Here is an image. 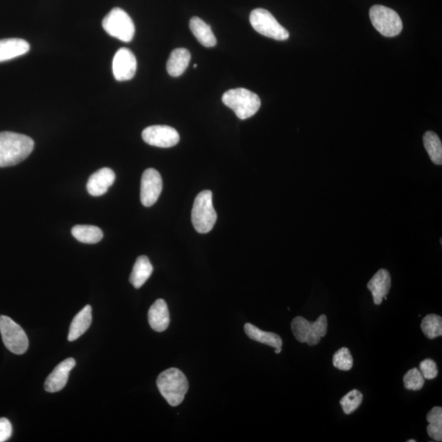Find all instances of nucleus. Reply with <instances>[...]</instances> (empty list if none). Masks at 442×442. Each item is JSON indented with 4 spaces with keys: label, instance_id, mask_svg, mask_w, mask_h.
Segmentation results:
<instances>
[{
    "label": "nucleus",
    "instance_id": "obj_1",
    "mask_svg": "<svg viewBox=\"0 0 442 442\" xmlns=\"http://www.w3.org/2000/svg\"><path fill=\"white\" fill-rule=\"evenodd\" d=\"M29 136L14 132H0V167L15 166L29 156L34 149Z\"/></svg>",
    "mask_w": 442,
    "mask_h": 442
},
{
    "label": "nucleus",
    "instance_id": "obj_2",
    "mask_svg": "<svg viewBox=\"0 0 442 442\" xmlns=\"http://www.w3.org/2000/svg\"><path fill=\"white\" fill-rule=\"evenodd\" d=\"M160 393L172 406H177L185 399L189 382L181 370L172 368L160 374L157 380Z\"/></svg>",
    "mask_w": 442,
    "mask_h": 442
},
{
    "label": "nucleus",
    "instance_id": "obj_3",
    "mask_svg": "<svg viewBox=\"0 0 442 442\" xmlns=\"http://www.w3.org/2000/svg\"><path fill=\"white\" fill-rule=\"evenodd\" d=\"M222 102L241 120L255 115L261 105L260 98L255 93L243 88L229 89L224 93Z\"/></svg>",
    "mask_w": 442,
    "mask_h": 442
},
{
    "label": "nucleus",
    "instance_id": "obj_4",
    "mask_svg": "<svg viewBox=\"0 0 442 442\" xmlns=\"http://www.w3.org/2000/svg\"><path fill=\"white\" fill-rule=\"evenodd\" d=\"M218 220L213 201V192L204 190L197 196L192 210V223L199 234L209 233Z\"/></svg>",
    "mask_w": 442,
    "mask_h": 442
},
{
    "label": "nucleus",
    "instance_id": "obj_5",
    "mask_svg": "<svg viewBox=\"0 0 442 442\" xmlns=\"http://www.w3.org/2000/svg\"><path fill=\"white\" fill-rule=\"evenodd\" d=\"M291 328L296 340L309 346H316L327 335L328 319L326 314H321L314 322L298 317L291 321Z\"/></svg>",
    "mask_w": 442,
    "mask_h": 442
},
{
    "label": "nucleus",
    "instance_id": "obj_6",
    "mask_svg": "<svg viewBox=\"0 0 442 442\" xmlns=\"http://www.w3.org/2000/svg\"><path fill=\"white\" fill-rule=\"evenodd\" d=\"M102 27L108 35L125 43L134 38V22L128 13L120 8H115L107 14L102 21Z\"/></svg>",
    "mask_w": 442,
    "mask_h": 442
},
{
    "label": "nucleus",
    "instance_id": "obj_7",
    "mask_svg": "<svg viewBox=\"0 0 442 442\" xmlns=\"http://www.w3.org/2000/svg\"><path fill=\"white\" fill-rule=\"evenodd\" d=\"M369 17L375 29L384 36H397L402 31L401 17L393 9L374 6L370 8Z\"/></svg>",
    "mask_w": 442,
    "mask_h": 442
},
{
    "label": "nucleus",
    "instance_id": "obj_8",
    "mask_svg": "<svg viewBox=\"0 0 442 442\" xmlns=\"http://www.w3.org/2000/svg\"><path fill=\"white\" fill-rule=\"evenodd\" d=\"M250 22L254 30L262 36L281 41L289 38V31L264 8L254 9L250 14Z\"/></svg>",
    "mask_w": 442,
    "mask_h": 442
},
{
    "label": "nucleus",
    "instance_id": "obj_9",
    "mask_svg": "<svg viewBox=\"0 0 442 442\" xmlns=\"http://www.w3.org/2000/svg\"><path fill=\"white\" fill-rule=\"evenodd\" d=\"M0 333L4 345L14 354L22 355L29 346V341L22 328L11 318L0 316Z\"/></svg>",
    "mask_w": 442,
    "mask_h": 442
},
{
    "label": "nucleus",
    "instance_id": "obj_10",
    "mask_svg": "<svg viewBox=\"0 0 442 442\" xmlns=\"http://www.w3.org/2000/svg\"><path fill=\"white\" fill-rule=\"evenodd\" d=\"M142 138L149 145L167 148L178 143L180 135L171 126L152 125L144 130Z\"/></svg>",
    "mask_w": 442,
    "mask_h": 442
},
{
    "label": "nucleus",
    "instance_id": "obj_11",
    "mask_svg": "<svg viewBox=\"0 0 442 442\" xmlns=\"http://www.w3.org/2000/svg\"><path fill=\"white\" fill-rule=\"evenodd\" d=\"M162 191V178L155 169L146 170L141 178L140 199L144 206L156 204Z\"/></svg>",
    "mask_w": 442,
    "mask_h": 442
},
{
    "label": "nucleus",
    "instance_id": "obj_12",
    "mask_svg": "<svg viewBox=\"0 0 442 442\" xmlns=\"http://www.w3.org/2000/svg\"><path fill=\"white\" fill-rule=\"evenodd\" d=\"M137 70V60L129 49L121 48L116 52L112 62V72L116 81H130Z\"/></svg>",
    "mask_w": 442,
    "mask_h": 442
},
{
    "label": "nucleus",
    "instance_id": "obj_13",
    "mask_svg": "<svg viewBox=\"0 0 442 442\" xmlns=\"http://www.w3.org/2000/svg\"><path fill=\"white\" fill-rule=\"evenodd\" d=\"M76 366V360L68 358L55 367L53 372L47 378L45 389L48 393H57L63 390L68 383L70 370Z\"/></svg>",
    "mask_w": 442,
    "mask_h": 442
},
{
    "label": "nucleus",
    "instance_id": "obj_14",
    "mask_svg": "<svg viewBox=\"0 0 442 442\" xmlns=\"http://www.w3.org/2000/svg\"><path fill=\"white\" fill-rule=\"evenodd\" d=\"M116 175L112 169L102 168L89 177L86 185L87 191L92 196H102L114 185Z\"/></svg>",
    "mask_w": 442,
    "mask_h": 442
},
{
    "label": "nucleus",
    "instance_id": "obj_15",
    "mask_svg": "<svg viewBox=\"0 0 442 442\" xmlns=\"http://www.w3.org/2000/svg\"><path fill=\"white\" fill-rule=\"evenodd\" d=\"M392 286V279L390 273L387 270L381 269L370 280L367 288L372 294L375 305H381L383 300H387V295Z\"/></svg>",
    "mask_w": 442,
    "mask_h": 442
},
{
    "label": "nucleus",
    "instance_id": "obj_16",
    "mask_svg": "<svg viewBox=\"0 0 442 442\" xmlns=\"http://www.w3.org/2000/svg\"><path fill=\"white\" fill-rule=\"evenodd\" d=\"M150 326L156 332H163L170 324V314L167 304L163 299H158L148 310Z\"/></svg>",
    "mask_w": 442,
    "mask_h": 442
},
{
    "label": "nucleus",
    "instance_id": "obj_17",
    "mask_svg": "<svg viewBox=\"0 0 442 442\" xmlns=\"http://www.w3.org/2000/svg\"><path fill=\"white\" fill-rule=\"evenodd\" d=\"M30 50V45L22 39L0 40V63L6 62L24 55Z\"/></svg>",
    "mask_w": 442,
    "mask_h": 442
},
{
    "label": "nucleus",
    "instance_id": "obj_18",
    "mask_svg": "<svg viewBox=\"0 0 442 442\" xmlns=\"http://www.w3.org/2000/svg\"><path fill=\"white\" fill-rule=\"evenodd\" d=\"M91 323L92 308L91 305H88L74 317L72 323H70L68 340L73 342L78 340L91 327Z\"/></svg>",
    "mask_w": 442,
    "mask_h": 442
},
{
    "label": "nucleus",
    "instance_id": "obj_19",
    "mask_svg": "<svg viewBox=\"0 0 442 442\" xmlns=\"http://www.w3.org/2000/svg\"><path fill=\"white\" fill-rule=\"evenodd\" d=\"M190 59L189 50L182 48L173 50L167 61V73L173 77L181 76L189 66Z\"/></svg>",
    "mask_w": 442,
    "mask_h": 442
},
{
    "label": "nucleus",
    "instance_id": "obj_20",
    "mask_svg": "<svg viewBox=\"0 0 442 442\" xmlns=\"http://www.w3.org/2000/svg\"><path fill=\"white\" fill-rule=\"evenodd\" d=\"M153 267L148 258L146 256H140L136 260L133 270L130 276V282L135 289H139L151 276Z\"/></svg>",
    "mask_w": 442,
    "mask_h": 442
},
{
    "label": "nucleus",
    "instance_id": "obj_21",
    "mask_svg": "<svg viewBox=\"0 0 442 442\" xmlns=\"http://www.w3.org/2000/svg\"><path fill=\"white\" fill-rule=\"evenodd\" d=\"M190 27L192 34L201 45L206 47V48L215 46L216 39L213 31H211V26L206 24L201 18L192 17Z\"/></svg>",
    "mask_w": 442,
    "mask_h": 442
},
{
    "label": "nucleus",
    "instance_id": "obj_22",
    "mask_svg": "<svg viewBox=\"0 0 442 442\" xmlns=\"http://www.w3.org/2000/svg\"><path fill=\"white\" fill-rule=\"evenodd\" d=\"M246 335L251 338L252 340L263 343L274 347L275 349H280L283 346V341L281 337L275 333L266 332L261 330L259 328L253 326L252 323H247L244 326Z\"/></svg>",
    "mask_w": 442,
    "mask_h": 442
},
{
    "label": "nucleus",
    "instance_id": "obj_23",
    "mask_svg": "<svg viewBox=\"0 0 442 442\" xmlns=\"http://www.w3.org/2000/svg\"><path fill=\"white\" fill-rule=\"evenodd\" d=\"M72 234L75 238L83 243H97L103 237L102 230L93 225H76L73 228Z\"/></svg>",
    "mask_w": 442,
    "mask_h": 442
},
{
    "label": "nucleus",
    "instance_id": "obj_24",
    "mask_svg": "<svg viewBox=\"0 0 442 442\" xmlns=\"http://www.w3.org/2000/svg\"><path fill=\"white\" fill-rule=\"evenodd\" d=\"M423 144L429 153L431 161L441 166L442 164V144L441 141L436 133L427 131L423 135Z\"/></svg>",
    "mask_w": 442,
    "mask_h": 442
},
{
    "label": "nucleus",
    "instance_id": "obj_25",
    "mask_svg": "<svg viewBox=\"0 0 442 442\" xmlns=\"http://www.w3.org/2000/svg\"><path fill=\"white\" fill-rule=\"evenodd\" d=\"M429 422L427 427V434L435 441H442V408L436 406L432 409L427 416Z\"/></svg>",
    "mask_w": 442,
    "mask_h": 442
},
{
    "label": "nucleus",
    "instance_id": "obj_26",
    "mask_svg": "<svg viewBox=\"0 0 442 442\" xmlns=\"http://www.w3.org/2000/svg\"><path fill=\"white\" fill-rule=\"evenodd\" d=\"M421 328L425 335L432 340L442 335V319L436 314H427L423 318Z\"/></svg>",
    "mask_w": 442,
    "mask_h": 442
},
{
    "label": "nucleus",
    "instance_id": "obj_27",
    "mask_svg": "<svg viewBox=\"0 0 442 442\" xmlns=\"http://www.w3.org/2000/svg\"><path fill=\"white\" fill-rule=\"evenodd\" d=\"M363 395L358 390H352L341 399L340 404L346 415H351L359 408Z\"/></svg>",
    "mask_w": 442,
    "mask_h": 442
},
{
    "label": "nucleus",
    "instance_id": "obj_28",
    "mask_svg": "<svg viewBox=\"0 0 442 442\" xmlns=\"http://www.w3.org/2000/svg\"><path fill=\"white\" fill-rule=\"evenodd\" d=\"M403 382L404 388L411 391H420L425 385V379L423 378L420 369H411L404 374Z\"/></svg>",
    "mask_w": 442,
    "mask_h": 442
},
{
    "label": "nucleus",
    "instance_id": "obj_29",
    "mask_svg": "<svg viewBox=\"0 0 442 442\" xmlns=\"http://www.w3.org/2000/svg\"><path fill=\"white\" fill-rule=\"evenodd\" d=\"M333 365L335 368L342 371L350 370L353 366V358L349 349L342 347L337 351L333 357Z\"/></svg>",
    "mask_w": 442,
    "mask_h": 442
},
{
    "label": "nucleus",
    "instance_id": "obj_30",
    "mask_svg": "<svg viewBox=\"0 0 442 442\" xmlns=\"http://www.w3.org/2000/svg\"><path fill=\"white\" fill-rule=\"evenodd\" d=\"M420 371L423 378L427 380H432L439 375V369L434 360L426 359L422 360L420 365Z\"/></svg>",
    "mask_w": 442,
    "mask_h": 442
},
{
    "label": "nucleus",
    "instance_id": "obj_31",
    "mask_svg": "<svg viewBox=\"0 0 442 442\" xmlns=\"http://www.w3.org/2000/svg\"><path fill=\"white\" fill-rule=\"evenodd\" d=\"M13 432L11 422L6 418H0V442L10 439Z\"/></svg>",
    "mask_w": 442,
    "mask_h": 442
},
{
    "label": "nucleus",
    "instance_id": "obj_32",
    "mask_svg": "<svg viewBox=\"0 0 442 442\" xmlns=\"http://www.w3.org/2000/svg\"><path fill=\"white\" fill-rule=\"evenodd\" d=\"M281 351H282V348H280V349H275L276 354H280Z\"/></svg>",
    "mask_w": 442,
    "mask_h": 442
},
{
    "label": "nucleus",
    "instance_id": "obj_33",
    "mask_svg": "<svg viewBox=\"0 0 442 442\" xmlns=\"http://www.w3.org/2000/svg\"><path fill=\"white\" fill-rule=\"evenodd\" d=\"M416 440H413H413H409V441H408V442H416Z\"/></svg>",
    "mask_w": 442,
    "mask_h": 442
}]
</instances>
